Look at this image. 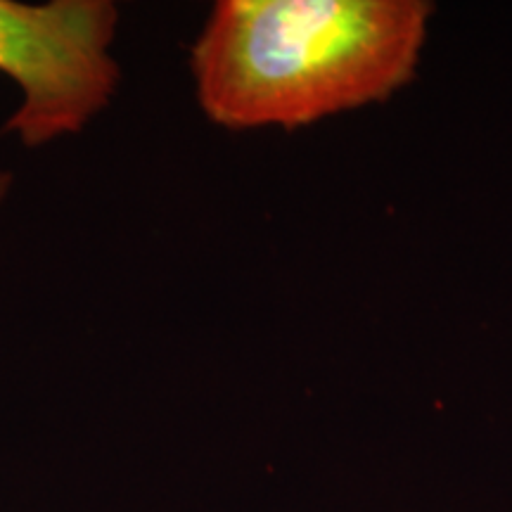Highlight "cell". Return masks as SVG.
<instances>
[{"mask_svg":"<svg viewBox=\"0 0 512 512\" xmlns=\"http://www.w3.org/2000/svg\"><path fill=\"white\" fill-rule=\"evenodd\" d=\"M10 188H12V176L10 174H0V204H3L5 197H8Z\"/></svg>","mask_w":512,"mask_h":512,"instance_id":"cell-3","label":"cell"},{"mask_svg":"<svg viewBox=\"0 0 512 512\" xmlns=\"http://www.w3.org/2000/svg\"><path fill=\"white\" fill-rule=\"evenodd\" d=\"M117 27L110 0H0V72L22 91L5 131L24 147H43L107 110L121 79L112 55Z\"/></svg>","mask_w":512,"mask_h":512,"instance_id":"cell-2","label":"cell"},{"mask_svg":"<svg viewBox=\"0 0 512 512\" xmlns=\"http://www.w3.org/2000/svg\"><path fill=\"white\" fill-rule=\"evenodd\" d=\"M422 0H221L192 43L202 112L223 128H299L382 102L418 69Z\"/></svg>","mask_w":512,"mask_h":512,"instance_id":"cell-1","label":"cell"}]
</instances>
